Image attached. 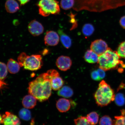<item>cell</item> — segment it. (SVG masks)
Segmentation results:
<instances>
[{
  "mask_svg": "<svg viewBox=\"0 0 125 125\" xmlns=\"http://www.w3.org/2000/svg\"><path fill=\"white\" fill-rule=\"evenodd\" d=\"M51 70L39 75L29 83L28 89L30 94L40 102L47 100L51 94Z\"/></svg>",
  "mask_w": 125,
  "mask_h": 125,
  "instance_id": "1",
  "label": "cell"
},
{
  "mask_svg": "<svg viewBox=\"0 0 125 125\" xmlns=\"http://www.w3.org/2000/svg\"><path fill=\"white\" fill-rule=\"evenodd\" d=\"M120 58L117 51H114L108 48L104 53L98 56L99 68L107 71L116 69L120 64L125 65L120 61Z\"/></svg>",
  "mask_w": 125,
  "mask_h": 125,
  "instance_id": "2",
  "label": "cell"
},
{
  "mask_svg": "<svg viewBox=\"0 0 125 125\" xmlns=\"http://www.w3.org/2000/svg\"><path fill=\"white\" fill-rule=\"evenodd\" d=\"M94 96L97 104L102 107L115 101V95L110 85L105 81L102 80L100 83Z\"/></svg>",
  "mask_w": 125,
  "mask_h": 125,
  "instance_id": "3",
  "label": "cell"
},
{
  "mask_svg": "<svg viewBox=\"0 0 125 125\" xmlns=\"http://www.w3.org/2000/svg\"><path fill=\"white\" fill-rule=\"evenodd\" d=\"M18 60L20 67L31 71L40 69L43 65L42 57L40 55L29 56L22 52L18 56Z\"/></svg>",
  "mask_w": 125,
  "mask_h": 125,
  "instance_id": "4",
  "label": "cell"
},
{
  "mask_svg": "<svg viewBox=\"0 0 125 125\" xmlns=\"http://www.w3.org/2000/svg\"><path fill=\"white\" fill-rule=\"evenodd\" d=\"M37 6L39 14L44 17L57 14L60 12L59 2L55 0H39Z\"/></svg>",
  "mask_w": 125,
  "mask_h": 125,
  "instance_id": "5",
  "label": "cell"
},
{
  "mask_svg": "<svg viewBox=\"0 0 125 125\" xmlns=\"http://www.w3.org/2000/svg\"><path fill=\"white\" fill-rule=\"evenodd\" d=\"M108 48L107 43L101 39L94 41L90 46L91 50L98 56L104 53Z\"/></svg>",
  "mask_w": 125,
  "mask_h": 125,
  "instance_id": "6",
  "label": "cell"
},
{
  "mask_svg": "<svg viewBox=\"0 0 125 125\" xmlns=\"http://www.w3.org/2000/svg\"><path fill=\"white\" fill-rule=\"evenodd\" d=\"M52 78L51 84L53 90H59L63 86L64 82L62 78L60 77L58 72L54 70H51Z\"/></svg>",
  "mask_w": 125,
  "mask_h": 125,
  "instance_id": "7",
  "label": "cell"
},
{
  "mask_svg": "<svg viewBox=\"0 0 125 125\" xmlns=\"http://www.w3.org/2000/svg\"><path fill=\"white\" fill-rule=\"evenodd\" d=\"M28 28L30 32L34 36H37L41 35L44 31L42 25L35 20L31 22L28 25Z\"/></svg>",
  "mask_w": 125,
  "mask_h": 125,
  "instance_id": "8",
  "label": "cell"
},
{
  "mask_svg": "<svg viewBox=\"0 0 125 125\" xmlns=\"http://www.w3.org/2000/svg\"><path fill=\"white\" fill-rule=\"evenodd\" d=\"M56 64L59 70L62 71H66L71 67L72 62L69 57L62 56L57 59Z\"/></svg>",
  "mask_w": 125,
  "mask_h": 125,
  "instance_id": "9",
  "label": "cell"
},
{
  "mask_svg": "<svg viewBox=\"0 0 125 125\" xmlns=\"http://www.w3.org/2000/svg\"><path fill=\"white\" fill-rule=\"evenodd\" d=\"M59 40L58 34L53 31L47 32L44 37L45 44L47 46H55L58 44Z\"/></svg>",
  "mask_w": 125,
  "mask_h": 125,
  "instance_id": "10",
  "label": "cell"
},
{
  "mask_svg": "<svg viewBox=\"0 0 125 125\" xmlns=\"http://www.w3.org/2000/svg\"><path fill=\"white\" fill-rule=\"evenodd\" d=\"M1 123L4 125H21L19 119L16 115L8 112L3 115Z\"/></svg>",
  "mask_w": 125,
  "mask_h": 125,
  "instance_id": "11",
  "label": "cell"
},
{
  "mask_svg": "<svg viewBox=\"0 0 125 125\" xmlns=\"http://www.w3.org/2000/svg\"><path fill=\"white\" fill-rule=\"evenodd\" d=\"M56 107L59 112L64 113L68 112L71 107V103L68 99L61 98L58 100L56 103Z\"/></svg>",
  "mask_w": 125,
  "mask_h": 125,
  "instance_id": "12",
  "label": "cell"
},
{
  "mask_svg": "<svg viewBox=\"0 0 125 125\" xmlns=\"http://www.w3.org/2000/svg\"><path fill=\"white\" fill-rule=\"evenodd\" d=\"M36 98L31 94L26 95L23 98L22 104L25 108L31 109L35 107L36 104Z\"/></svg>",
  "mask_w": 125,
  "mask_h": 125,
  "instance_id": "13",
  "label": "cell"
},
{
  "mask_svg": "<svg viewBox=\"0 0 125 125\" xmlns=\"http://www.w3.org/2000/svg\"><path fill=\"white\" fill-rule=\"evenodd\" d=\"M6 10L9 13H15L19 10V4L15 0H8L5 4Z\"/></svg>",
  "mask_w": 125,
  "mask_h": 125,
  "instance_id": "14",
  "label": "cell"
},
{
  "mask_svg": "<svg viewBox=\"0 0 125 125\" xmlns=\"http://www.w3.org/2000/svg\"><path fill=\"white\" fill-rule=\"evenodd\" d=\"M8 71L11 74H15L18 72L20 69V65L18 62L10 59L8 62L7 64Z\"/></svg>",
  "mask_w": 125,
  "mask_h": 125,
  "instance_id": "15",
  "label": "cell"
},
{
  "mask_svg": "<svg viewBox=\"0 0 125 125\" xmlns=\"http://www.w3.org/2000/svg\"><path fill=\"white\" fill-rule=\"evenodd\" d=\"M84 57L85 61L88 63H94L98 62V55L91 50L87 51L84 55Z\"/></svg>",
  "mask_w": 125,
  "mask_h": 125,
  "instance_id": "16",
  "label": "cell"
},
{
  "mask_svg": "<svg viewBox=\"0 0 125 125\" xmlns=\"http://www.w3.org/2000/svg\"><path fill=\"white\" fill-rule=\"evenodd\" d=\"M57 94L59 96L65 98H69L73 96L74 92L71 87L64 86L59 90Z\"/></svg>",
  "mask_w": 125,
  "mask_h": 125,
  "instance_id": "17",
  "label": "cell"
},
{
  "mask_svg": "<svg viewBox=\"0 0 125 125\" xmlns=\"http://www.w3.org/2000/svg\"><path fill=\"white\" fill-rule=\"evenodd\" d=\"M58 32L60 36L61 42L63 46L67 49L69 48L72 45V41L70 37L61 30H59Z\"/></svg>",
  "mask_w": 125,
  "mask_h": 125,
  "instance_id": "18",
  "label": "cell"
},
{
  "mask_svg": "<svg viewBox=\"0 0 125 125\" xmlns=\"http://www.w3.org/2000/svg\"><path fill=\"white\" fill-rule=\"evenodd\" d=\"M86 118L91 125H96L99 120V115L96 112H92L87 115Z\"/></svg>",
  "mask_w": 125,
  "mask_h": 125,
  "instance_id": "19",
  "label": "cell"
},
{
  "mask_svg": "<svg viewBox=\"0 0 125 125\" xmlns=\"http://www.w3.org/2000/svg\"><path fill=\"white\" fill-rule=\"evenodd\" d=\"M94 31V27L93 25L90 23H86L84 25L82 29L83 34L86 37L91 35Z\"/></svg>",
  "mask_w": 125,
  "mask_h": 125,
  "instance_id": "20",
  "label": "cell"
},
{
  "mask_svg": "<svg viewBox=\"0 0 125 125\" xmlns=\"http://www.w3.org/2000/svg\"><path fill=\"white\" fill-rule=\"evenodd\" d=\"M19 116L20 118L24 121H29L31 118V112L26 108H23L19 112Z\"/></svg>",
  "mask_w": 125,
  "mask_h": 125,
  "instance_id": "21",
  "label": "cell"
},
{
  "mask_svg": "<svg viewBox=\"0 0 125 125\" xmlns=\"http://www.w3.org/2000/svg\"><path fill=\"white\" fill-rule=\"evenodd\" d=\"M74 3V0H62L60 3L61 7L64 10H68L73 7Z\"/></svg>",
  "mask_w": 125,
  "mask_h": 125,
  "instance_id": "22",
  "label": "cell"
},
{
  "mask_svg": "<svg viewBox=\"0 0 125 125\" xmlns=\"http://www.w3.org/2000/svg\"><path fill=\"white\" fill-rule=\"evenodd\" d=\"M115 101L117 105L122 106L125 104V97L124 94L122 93L117 94L115 96Z\"/></svg>",
  "mask_w": 125,
  "mask_h": 125,
  "instance_id": "23",
  "label": "cell"
},
{
  "mask_svg": "<svg viewBox=\"0 0 125 125\" xmlns=\"http://www.w3.org/2000/svg\"><path fill=\"white\" fill-rule=\"evenodd\" d=\"M8 71L7 66L5 64L0 62V79L2 80L6 77Z\"/></svg>",
  "mask_w": 125,
  "mask_h": 125,
  "instance_id": "24",
  "label": "cell"
},
{
  "mask_svg": "<svg viewBox=\"0 0 125 125\" xmlns=\"http://www.w3.org/2000/svg\"><path fill=\"white\" fill-rule=\"evenodd\" d=\"M113 121L110 117L108 115H104L101 118L100 125H112Z\"/></svg>",
  "mask_w": 125,
  "mask_h": 125,
  "instance_id": "25",
  "label": "cell"
},
{
  "mask_svg": "<svg viewBox=\"0 0 125 125\" xmlns=\"http://www.w3.org/2000/svg\"><path fill=\"white\" fill-rule=\"evenodd\" d=\"M117 52L120 58L125 59V41L120 43Z\"/></svg>",
  "mask_w": 125,
  "mask_h": 125,
  "instance_id": "26",
  "label": "cell"
},
{
  "mask_svg": "<svg viewBox=\"0 0 125 125\" xmlns=\"http://www.w3.org/2000/svg\"><path fill=\"white\" fill-rule=\"evenodd\" d=\"M112 125H125V115L115 117Z\"/></svg>",
  "mask_w": 125,
  "mask_h": 125,
  "instance_id": "27",
  "label": "cell"
},
{
  "mask_svg": "<svg viewBox=\"0 0 125 125\" xmlns=\"http://www.w3.org/2000/svg\"><path fill=\"white\" fill-rule=\"evenodd\" d=\"M75 125H91L87 121L86 117L80 116L74 120Z\"/></svg>",
  "mask_w": 125,
  "mask_h": 125,
  "instance_id": "28",
  "label": "cell"
},
{
  "mask_svg": "<svg viewBox=\"0 0 125 125\" xmlns=\"http://www.w3.org/2000/svg\"><path fill=\"white\" fill-rule=\"evenodd\" d=\"M91 78L93 80L96 81H99L101 80V78L98 75L97 70H94L92 71L91 74Z\"/></svg>",
  "mask_w": 125,
  "mask_h": 125,
  "instance_id": "29",
  "label": "cell"
},
{
  "mask_svg": "<svg viewBox=\"0 0 125 125\" xmlns=\"http://www.w3.org/2000/svg\"><path fill=\"white\" fill-rule=\"evenodd\" d=\"M97 70L98 75L101 79H104L105 76V71L100 68L98 69Z\"/></svg>",
  "mask_w": 125,
  "mask_h": 125,
  "instance_id": "30",
  "label": "cell"
},
{
  "mask_svg": "<svg viewBox=\"0 0 125 125\" xmlns=\"http://www.w3.org/2000/svg\"><path fill=\"white\" fill-rule=\"evenodd\" d=\"M119 23L121 27L125 29V15L121 17Z\"/></svg>",
  "mask_w": 125,
  "mask_h": 125,
  "instance_id": "31",
  "label": "cell"
},
{
  "mask_svg": "<svg viewBox=\"0 0 125 125\" xmlns=\"http://www.w3.org/2000/svg\"><path fill=\"white\" fill-rule=\"evenodd\" d=\"M21 5H24L30 1V0H18Z\"/></svg>",
  "mask_w": 125,
  "mask_h": 125,
  "instance_id": "32",
  "label": "cell"
},
{
  "mask_svg": "<svg viewBox=\"0 0 125 125\" xmlns=\"http://www.w3.org/2000/svg\"><path fill=\"white\" fill-rule=\"evenodd\" d=\"M5 85H7V84L0 79V89L2 88L3 86Z\"/></svg>",
  "mask_w": 125,
  "mask_h": 125,
  "instance_id": "33",
  "label": "cell"
},
{
  "mask_svg": "<svg viewBox=\"0 0 125 125\" xmlns=\"http://www.w3.org/2000/svg\"><path fill=\"white\" fill-rule=\"evenodd\" d=\"M2 119V117H1V115H0V124L1 123V121Z\"/></svg>",
  "mask_w": 125,
  "mask_h": 125,
  "instance_id": "34",
  "label": "cell"
}]
</instances>
